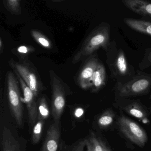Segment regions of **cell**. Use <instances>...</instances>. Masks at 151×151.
I'll list each match as a JSON object with an SVG mask.
<instances>
[{
  "instance_id": "cell-26",
  "label": "cell",
  "mask_w": 151,
  "mask_h": 151,
  "mask_svg": "<svg viewBox=\"0 0 151 151\" xmlns=\"http://www.w3.org/2000/svg\"><path fill=\"white\" fill-rule=\"evenodd\" d=\"M86 139V151H93L92 145L91 141L89 140V138Z\"/></svg>"
},
{
  "instance_id": "cell-6",
  "label": "cell",
  "mask_w": 151,
  "mask_h": 151,
  "mask_svg": "<svg viewBox=\"0 0 151 151\" xmlns=\"http://www.w3.org/2000/svg\"><path fill=\"white\" fill-rule=\"evenodd\" d=\"M116 89L120 97L139 96L147 93L151 89V74L136 75L125 83H116Z\"/></svg>"
},
{
  "instance_id": "cell-16",
  "label": "cell",
  "mask_w": 151,
  "mask_h": 151,
  "mask_svg": "<svg viewBox=\"0 0 151 151\" xmlns=\"http://www.w3.org/2000/svg\"><path fill=\"white\" fill-rule=\"evenodd\" d=\"M124 109L131 115L139 120L145 119L146 114L144 109L137 102H133L124 108Z\"/></svg>"
},
{
  "instance_id": "cell-1",
  "label": "cell",
  "mask_w": 151,
  "mask_h": 151,
  "mask_svg": "<svg viewBox=\"0 0 151 151\" xmlns=\"http://www.w3.org/2000/svg\"><path fill=\"white\" fill-rule=\"evenodd\" d=\"M110 25L107 23H101L94 28L73 56L72 63L86 60L100 48L106 51L110 45Z\"/></svg>"
},
{
  "instance_id": "cell-28",
  "label": "cell",
  "mask_w": 151,
  "mask_h": 151,
  "mask_svg": "<svg viewBox=\"0 0 151 151\" xmlns=\"http://www.w3.org/2000/svg\"><path fill=\"white\" fill-rule=\"evenodd\" d=\"M101 145H102L103 151H110V150L109 149V148H108L105 145V143L102 142L101 140Z\"/></svg>"
},
{
  "instance_id": "cell-12",
  "label": "cell",
  "mask_w": 151,
  "mask_h": 151,
  "mask_svg": "<svg viewBox=\"0 0 151 151\" xmlns=\"http://www.w3.org/2000/svg\"><path fill=\"white\" fill-rule=\"evenodd\" d=\"M122 2L136 14L151 18V2L144 0H122Z\"/></svg>"
},
{
  "instance_id": "cell-15",
  "label": "cell",
  "mask_w": 151,
  "mask_h": 151,
  "mask_svg": "<svg viewBox=\"0 0 151 151\" xmlns=\"http://www.w3.org/2000/svg\"><path fill=\"white\" fill-rule=\"evenodd\" d=\"M37 109V119L45 121L49 117L50 115V110L46 98L44 95H42L38 100Z\"/></svg>"
},
{
  "instance_id": "cell-24",
  "label": "cell",
  "mask_w": 151,
  "mask_h": 151,
  "mask_svg": "<svg viewBox=\"0 0 151 151\" xmlns=\"http://www.w3.org/2000/svg\"><path fill=\"white\" fill-rule=\"evenodd\" d=\"M88 138L92 145L93 151H103L101 139H99L95 134L91 133Z\"/></svg>"
},
{
  "instance_id": "cell-5",
  "label": "cell",
  "mask_w": 151,
  "mask_h": 151,
  "mask_svg": "<svg viewBox=\"0 0 151 151\" xmlns=\"http://www.w3.org/2000/svg\"><path fill=\"white\" fill-rule=\"evenodd\" d=\"M15 74L9 71L6 75L7 94L11 114L20 128L24 125V108L19 81Z\"/></svg>"
},
{
  "instance_id": "cell-11",
  "label": "cell",
  "mask_w": 151,
  "mask_h": 151,
  "mask_svg": "<svg viewBox=\"0 0 151 151\" xmlns=\"http://www.w3.org/2000/svg\"><path fill=\"white\" fill-rule=\"evenodd\" d=\"M1 151H23L19 140L11 129L6 126L1 133Z\"/></svg>"
},
{
  "instance_id": "cell-25",
  "label": "cell",
  "mask_w": 151,
  "mask_h": 151,
  "mask_svg": "<svg viewBox=\"0 0 151 151\" xmlns=\"http://www.w3.org/2000/svg\"><path fill=\"white\" fill-rule=\"evenodd\" d=\"M85 114V110L82 107L76 108L73 112L74 117L76 119H81Z\"/></svg>"
},
{
  "instance_id": "cell-9",
  "label": "cell",
  "mask_w": 151,
  "mask_h": 151,
  "mask_svg": "<svg viewBox=\"0 0 151 151\" xmlns=\"http://www.w3.org/2000/svg\"><path fill=\"white\" fill-rule=\"evenodd\" d=\"M14 73L18 78L22 91L23 97L22 98V101L26 105L29 122L31 126L33 127L37 120V101H36V97L32 90L26 85L21 76L16 72H14Z\"/></svg>"
},
{
  "instance_id": "cell-27",
  "label": "cell",
  "mask_w": 151,
  "mask_h": 151,
  "mask_svg": "<svg viewBox=\"0 0 151 151\" xmlns=\"http://www.w3.org/2000/svg\"><path fill=\"white\" fill-rule=\"evenodd\" d=\"M4 49V44H3V40L1 37L0 38V53L2 54Z\"/></svg>"
},
{
  "instance_id": "cell-14",
  "label": "cell",
  "mask_w": 151,
  "mask_h": 151,
  "mask_svg": "<svg viewBox=\"0 0 151 151\" xmlns=\"http://www.w3.org/2000/svg\"><path fill=\"white\" fill-rule=\"evenodd\" d=\"M123 22L132 29L151 36V22L131 18H124Z\"/></svg>"
},
{
  "instance_id": "cell-3",
  "label": "cell",
  "mask_w": 151,
  "mask_h": 151,
  "mask_svg": "<svg viewBox=\"0 0 151 151\" xmlns=\"http://www.w3.org/2000/svg\"><path fill=\"white\" fill-rule=\"evenodd\" d=\"M52 90L51 109L54 123L60 124L66 104V98L71 94L68 86L53 70L49 72Z\"/></svg>"
},
{
  "instance_id": "cell-8",
  "label": "cell",
  "mask_w": 151,
  "mask_h": 151,
  "mask_svg": "<svg viewBox=\"0 0 151 151\" xmlns=\"http://www.w3.org/2000/svg\"><path fill=\"white\" fill-rule=\"evenodd\" d=\"M100 62L97 54H94L85 60L76 78L77 83L80 88L83 90L91 89L93 74Z\"/></svg>"
},
{
  "instance_id": "cell-4",
  "label": "cell",
  "mask_w": 151,
  "mask_h": 151,
  "mask_svg": "<svg viewBox=\"0 0 151 151\" xmlns=\"http://www.w3.org/2000/svg\"><path fill=\"white\" fill-rule=\"evenodd\" d=\"M8 63L14 72L17 73L29 87L36 98L45 90L37 69L30 61H16L11 59Z\"/></svg>"
},
{
  "instance_id": "cell-7",
  "label": "cell",
  "mask_w": 151,
  "mask_h": 151,
  "mask_svg": "<svg viewBox=\"0 0 151 151\" xmlns=\"http://www.w3.org/2000/svg\"><path fill=\"white\" fill-rule=\"evenodd\" d=\"M117 124L120 131L130 141L140 147L145 145L148 139L147 134L138 124L122 116L118 118Z\"/></svg>"
},
{
  "instance_id": "cell-21",
  "label": "cell",
  "mask_w": 151,
  "mask_h": 151,
  "mask_svg": "<svg viewBox=\"0 0 151 151\" xmlns=\"http://www.w3.org/2000/svg\"><path fill=\"white\" fill-rule=\"evenodd\" d=\"M3 5L5 8L14 15H20L22 14L20 0H4Z\"/></svg>"
},
{
  "instance_id": "cell-10",
  "label": "cell",
  "mask_w": 151,
  "mask_h": 151,
  "mask_svg": "<svg viewBox=\"0 0 151 151\" xmlns=\"http://www.w3.org/2000/svg\"><path fill=\"white\" fill-rule=\"evenodd\" d=\"M60 124L53 123L47 130L40 151H58L60 140Z\"/></svg>"
},
{
  "instance_id": "cell-2",
  "label": "cell",
  "mask_w": 151,
  "mask_h": 151,
  "mask_svg": "<svg viewBox=\"0 0 151 151\" xmlns=\"http://www.w3.org/2000/svg\"><path fill=\"white\" fill-rule=\"evenodd\" d=\"M106 52V63L110 70L111 78L116 83L124 84L131 80L135 74L133 67L128 63L125 53L122 49L117 48L114 41Z\"/></svg>"
},
{
  "instance_id": "cell-19",
  "label": "cell",
  "mask_w": 151,
  "mask_h": 151,
  "mask_svg": "<svg viewBox=\"0 0 151 151\" xmlns=\"http://www.w3.org/2000/svg\"><path fill=\"white\" fill-rule=\"evenodd\" d=\"M44 120L37 119L36 123L32 127V142L34 145L37 144L41 139L44 130Z\"/></svg>"
},
{
  "instance_id": "cell-13",
  "label": "cell",
  "mask_w": 151,
  "mask_h": 151,
  "mask_svg": "<svg viewBox=\"0 0 151 151\" xmlns=\"http://www.w3.org/2000/svg\"><path fill=\"white\" fill-rule=\"evenodd\" d=\"M106 83V73L104 64L100 62L99 63L92 79L90 90L92 93L100 91Z\"/></svg>"
},
{
  "instance_id": "cell-22",
  "label": "cell",
  "mask_w": 151,
  "mask_h": 151,
  "mask_svg": "<svg viewBox=\"0 0 151 151\" xmlns=\"http://www.w3.org/2000/svg\"><path fill=\"white\" fill-rule=\"evenodd\" d=\"M86 147V139H81L73 143L72 145L64 147L62 151H84Z\"/></svg>"
},
{
  "instance_id": "cell-20",
  "label": "cell",
  "mask_w": 151,
  "mask_h": 151,
  "mask_svg": "<svg viewBox=\"0 0 151 151\" xmlns=\"http://www.w3.org/2000/svg\"><path fill=\"white\" fill-rule=\"evenodd\" d=\"M114 114L112 110L109 109L105 111L98 118V124L101 129L109 127L114 122Z\"/></svg>"
},
{
  "instance_id": "cell-17",
  "label": "cell",
  "mask_w": 151,
  "mask_h": 151,
  "mask_svg": "<svg viewBox=\"0 0 151 151\" xmlns=\"http://www.w3.org/2000/svg\"><path fill=\"white\" fill-rule=\"evenodd\" d=\"M35 51V48L32 46L24 45L13 49L12 53L17 56L19 61H22L28 60L27 57Z\"/></svg>"
},
{
  "instance_id": "cell-23",
  "label": "cell",
  "mask_w": 151,
  "mask_h": 151,
  "mask_svg": "<svg viewBox=\"0 0 151 151\" xmlns=\"http://www.w3.org/2000/svg\"><path fill=\"white\" fill-rule=\"evenodd\" d=\"M150 67H151V48H147L139 65V68L140 70H143Z\"/></svg>"
},
{
  "instance_id": "cell-18",
  "label": "cell",
  "mask_w": 151,
  "mask_h": 151,
  "mask_svg": "<svg viewBox=\"0 0 151 151\" xmlns=\"http://www.w3.org/2000/svg\"><path fill=\"white\" fill-rule=\"evenodd\" d=\"M31 33L34 40L41 46L47 49L52 48V46L51 40L39 31L32 29L31 32Z\"/></svg>"
}]
</instances>
